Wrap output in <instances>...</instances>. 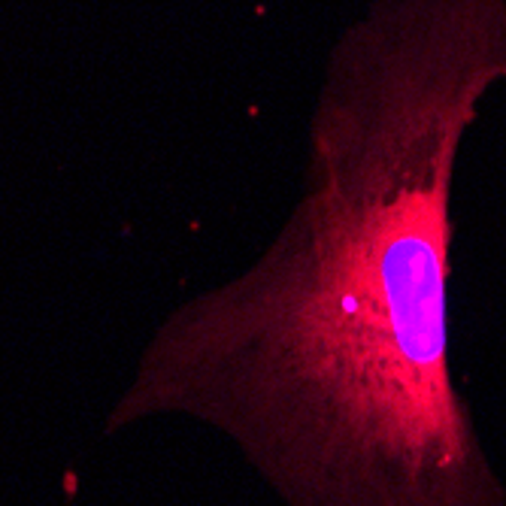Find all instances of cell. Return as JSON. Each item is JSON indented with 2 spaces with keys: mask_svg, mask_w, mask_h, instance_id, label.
Returning <instances> with one entry per match:
<instances>
[{
  "mask_svg": "<svg viewBox=\"0 0 506 506\" xmlns=\"http://www.w3.org/2000/svg\"><path fill=\"white\" fill-rule=\"evenodd\" d=\"M501 79L506 0L373 3L279 233L161 334L149 398L231 430L291 506H501L449 376L452 179Z\"/></svg>",
  "mask_w": 506,
  "mask_h": 506,
  "instance_id": "1",
  "label": "cell"
}]
</instances>
